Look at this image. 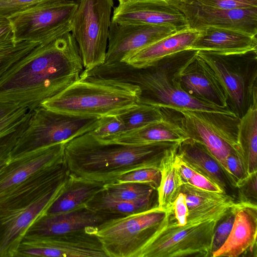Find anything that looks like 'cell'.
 <instances>
[{
	"label": "cell",
	"mask_w": 257,
	"mask_h": 257,
	"mask_svg": "<svg viewBox=\"0 0 257 257\" xmlns=\"http://www.w3.org/2000/svg\"><path fill=\"white\" fill-rule=\"evenodd\" d=\"M174 111L189 138L203 145L228 173L227 156L233 150L240 152L237 143L238 117L184 109Z\"/></svg>",
	"instance_id": "10"
},
{
	"label": "cell",
	"mask_w": 257,
	"mask_h": 257,
	"mask_svg": "<svg viewBox=\"0 0 257 257\" xmlns=\"http://www.w3.org/2000/svg\"><path fill=\"white\" fill-rule=\"evenodd\" d=\"M15 44L10 20L7 17L0 16V46Z\"/></svg>",
	"instance_id": "44"
},
{
	"label": "cell",
	"mask_w": 257,
	"mask_h": 257,
	"mask_svg": "<svg viewBox=\"0 0 257 257\" xmlns=\"http://www.w3.org/2000/svg\"><path fill=\"white\" fill-rule=\"evenodd\" d=\"M161 171L155 168H142L126 173L114 183L136 182L148 184L157 190L161 181Z\"/></svg>",
	"instance_id": "36"
},
{
	"label": "cell",
	"mask_w": 257,
	"mask_h": 257,
	"mask_svg": "<svg viewBox=\"0 0 257 257\" xmlns=\"http://www.w3.org/2000/svg\"><path fill=\"white\" fill-rule=\"evenodd\" d=\"M179 192L185 195L188 212L229 200H234L224 193L206 191L189 184H182Z\"/></svg>",
	"instance_id": "31"
},
{
	"label": "cell",
	"mask_w": 257,
	"mask_h": 257,
	"mask_svg": "<svg viewBox=\"0 0 257 257\" xmlns=\"http://www.w3.org/2000/svg\"><path fill=\"white\" fill-rule=\"evenodd\" d=\"M103 191L112 198L133 202L154 199L157 192L148 184L128 182L106 184Z\"/></svg>",
	"instance_id": "30"
},
{
	"label": "cell",
	"mask_w": 257,
	"mask_h": 257,
	"mask_svg": "<svg viewBox=\"0 0 257 257\" xmlns=\"http://www.w3.org/2000/svg\"><path fill=\"white\" fill-rule=\"evenodd\" d=\"M121 217L97 211L86 206L57 214H45L29 229L27 234L57 235L96 228L105 221Z\"/></svg>",
	"instance_id": "19"
},
{
	"label": "cell",
	"mask_w": 257,
	"mask_h": 257,
	"mask_svg": "<svg viewBox=\"0 0 257 257\" xmlns=\"http://www.w3.org/2000/svg\"><path fill=\"white\" fill-rule=\"evenodd\" d=\"M200 32L190 28L178 31L137 52L122 62L136 68L153 65L167 56L189 49Z\"/></svg>",
	"instance_id": "24"
},
{
	"label": "cell",
	"mask_w": 257,
	"mask_h": 257,
	"mask_svg": "<svg viewBox=\"0 0 257 257\" xmlns=\"http://www.w3.org/2000/svg\"><path fill=\"white\" fill-rule=\"evenodd\" d=\"M177 32L169 25L120 24L111 21L104 64L122 62L137 52Z\"/></svg>",
	"instance_id": "16"
},
{
	"label": "cell",
	"mask_w": 257,
	"mask_h": 257,
	"mask_svg": "<svg viewBox=\"0 0 257 257\" xmlns=\"http://www.w3.org/2000/svg\"><path fill=\"white\" fill-rule=\"evenodd\" d=\"M22 106L14 103L0 101V120L15 112Z\"/></svg>",
	"instance_id": "46"
},
{
	"label": "cell",
	"mask_w": 257,
	"mask_h": 257,
	"mask_svg": "<svg viewBox=\"0 0 257 257\" xmlns=\"http://www.w3.org/2000/svg\"><path fill=\"white\" fill-rule=\"evenodd\" d=\"M113 0H80L71 34L75 40L84 70L105 62Z\"/></svg>",
	"instance_id": "9"
},
{
	"label": "cell",
	"mask_w": 257,
	"mask_h": 257,
	"mask_svg": "<svg viewBox=\"0 0 257 257\" xmlns=\"http://www.w3.org/2000/svg\"><path fill=\"white\" fill-rule=\"evenodd\" d=\"M120 24L169 25L177 31L189 28L184 14L167 0H136L119 4L111 20Z\"/></svg>",
	"instance_id": "17"
},
{
	"label": "cell",
	"mask_w": 257,
	"mask_h": 257,
	"mask_svg": "<svg viewBox=\"0 0 257 257\" xmlns=\"http://www.w3.org/2000/svg\"><path fill=\"white\" fill-rule=\"evenodd\" d=\"M200 31L189 49L221 55H239L257 50L256 36L216 28H208Z\"/></svg>",
	"instance_id": "22"
},
{
	"label": "cell",
	"mask_w": 257,
	"mask_h": 257,
	"mask_svg": "<svg viewBox=\"0 0 257 257\" xmlns=\"http://www.w3.org/2000/svg\"><path fill=\"white\" fill-rule=\"evenodd\" d=\"M84 70L70 32L40 44L0 77V101L33 110L79 80Z\"/></svg>",
	"instance_id": "1"
},
{
	"label": "cell",
	"mask_w": 257,
	"mask_h": 257,
	"mask_svg": "<svg viewBox=\"0 0 257 257\" xmlns=\"http://www.w3.org/2000/svg\"><path fill=\"white\" fill-rule=\"evenodd\" d=\"M78 5H43L10 16L16 43L44 44L70 32Z\"/></svg>",
	"instance_id": "11"
},
{
	"label": "cell",
	"mask_w": 257,
	"mask_h": 257,
	"mask_svg": "<svg viewBox=\"0 0 257 257\" xmlns=\"http://www.w3.org/2000/svg\"><path fill=\"white\" fill-rule=\"evenodd\" d=\"M197 51L179 67V79L182 88L197 98L221 107H231L227 94L214 71L196 55Z\"/></svg>",
	"instance_id": "18"
},
{
	"label": "cell",
	"mask_w": 257,
	"mask_h": 257,
	"mask_svg": "<svg viewBox=\"0 0 257 257\" xmlns=\"http://www.w3.org/2000/svg\"><path fill=\"white\" fill-rule=\"evenodd\" d=\"M5 164H6V163H5ZM5 164H3V165H0V168H1L3 165H4Z\"/></svg>",
	"instance_id": "48"
},
{
	"label": "cell",
	"mask_w": 257,
	"mask_h": 257,
	"mask_svg": "<svg viewBox=\"0 0 257 257\" xmlns=\"http://www.w3.org/2000/svg\"><path fill=\"white\" fill-rule=\"evenodd\" d=\"M32 111L28 110L19 123L12 130L0 136V165L8 162L19 139L27 127Z\"/></svg>",
	"instance_id": "33"
},
{
	"label": "cell",
	"mask_w": 257,
	"mask_h": 257,
	"mask_svg": "<svg viewBox=\"0 0 257 257\" xmlns=\"http://www.w3.org/2000/svg\"><path fill=\"white\" fill-rule=\"evenodd\" d=\"M139 86L118 81L81 77L41 106L57 112L86 117L122 113L140 102Z\"/></svg>",
	"instance_id": "6"
},
{
	"label": "cell",
	"mask_w": 257,
	"mask_h": 257,
	"mask_svg": "<svg viewBox=\"0 0 257 257\" xmlns=\"http://www.w3.org/2000/svg\"><path fill=\"white\" fill-rule=\"evenodd\" d=\"M176 154L166 162L161 170L160 183L157 190L158 206L166 210L172 207L182 184L174 164Z\"/></svg>",
	"instance_id": "28"
},
{
	"label": "cell",
	"mask_w": 257,
	"mask_h": 257,
	"mask_svg": "<svg viewBox=\"0 0 257 257\" xmlns=\"http://www.w3.org/2000/svg\"><path fill=\"white\" fill-rule=\"evenodd\" d=\"M176 155L195 171L217 184L224 194L237 202L235 183L203 145L191 139H187L179 144Z\"/></svg>",
	"instance_id": "20"
},
{
	"label": "cell",
	"mask_w": 257,
	"mask_h": 257,
	"mask_svg": "<svg viewBox=\"0 0 257 257\" xmlns=\"http://www.w3.org/2000/svg\"><path fill=\"white\" fill-rule=\"evenodd\" d=\"M189 184L206 191L224 193L217 184L196 171L194 172Z\"/></svg>",
	"instance_id": "43"
},
{
	"label": "cell",
	"mask_w": 257,
	"mask_h": 257,
	"mask_svg": "<svg viewBox=\"0 0 257 257\" xmlns=\"http://www.w3.org/2000/svg\"><path fill=\"white\" fill-rule=\"evenodd\" d=\"M97 139L106 142L142 145L162 142L180 143L189 138L179 123L176 115L171 114L167 110V117L161 121L115 135Z\"/></svg>",
	"instance_id": "23"
},
{
	"label": "cell",
	"mask_w": 257,
	"mask_h": 257,
	"mask_svg": "<svg viewBox=\"0 0 257 257\" xmlns=\"http://www.w3.org/2000/svg\"><path fill=\"white\" fill-rule=\"evenodd\" d=\"M169 210L157 206L111 219L96 227L94 233L107 257H138L163 224Z\"/></svg>",
	"instance_id": "7"
},
{
	"label": "cell",
	"mask_w": 257,
	"mask_h": 257,
	"mask_svg": "<svg viewBox=\"0 0 257 257\" xmlns=\"http://www.w3.org/2000/svg\"><path fill=\"white\" fill-rule=\"evenodd\" d=\"M103 190L88 202L86 205L88 208L97 211L124 216L158 206L155 204L154 199L135 202L116 200L106 195Z\"/></svg>",
	"instance_id": "27"
},
{
	"label": "cell",
	"mask_w": 257,
	"mask_h": 257,
	"mask_svg": "<svg viewBox=\"0 0 257 257\" xmlns=\"http://www.w3.org/2000/svg\"><path fill=\"white\" fill-rule=\"evenodd\" d=\"M179 143L129 145L100 141L90 132L64 144V163L68 174L105 185L142 168L160 171L175 155Z\"/></svg>",
	"instance_id": "2"
},
{
	"label": "cell",
	"mask_w": 257,
	"mask_h": 257,
	"mask_svg": "<svg viewBox=\"0 0 257 257\" xmlns=\"http://www.w3.org/2000/svg\"><path fill=\"white\" fill-rule=\"evenodd\" d=\"M124 131L123 122L118 114L101 117L100 124L90 133L97 138L115 135Z\"/></svg>",
	"instance_id": "38"
},
{
	"label": "cell",
	"mask_w": 257,
	"mask_h": 257,
	"mask_svg": "<svg viewBox=\"0 0 257 257\" xmlns=\"http://www.w3.org/2000/svg\"><path fill=\"white\" fill-rule=\"evenodd\" d=\"M174 218L179 225L183 226L187 223L188 208L185 195L179 192L172 204Z\"/></svg>",
	"instance_id": "41"
},
{
	"label": "cell",
	"mask_w": 257,
	"mask_h": 257,
	"mask_svg": "<svg viewBox=\"0 0 257 257\" xmlns=\"http://www.w3.org/2000/svg\"><path fill=\"white\" fill-rule=\"evenodd\" d=\"M64 144L11 158L0 168V201L35 175L63 161Z\"/></svg>",
	"instance_id": "15"
},
{
	"label": "cell",
	"mask_w": 257,
	"mask_h": 257,
	"mask_svg": "<svg viewBox=\"0 0 257 257\" xmlns=\"http://www.w3.org/2000/svg\"><path fill=\"white\" fill-rule=\"evenodd\" d=\"M28 109L21 107L15 112L0 120V136L14 128L23 118Z\"/></svg>",
	"instance_id": "42"
},
{
	"label": "cell",
	"mask_w": 257,
	"mask_h": 257,
	"mask_svg": "<svg viewBox=\"0 0 257 257\" xmlns=\"http://www.w3.org/2000/svg\"><path fill=\"white\" fill-rule=\"evenodd\" d=\"M237 143L247 175L257 172V89L237 124Z\"/></svg>",
	"instance_id": "26"
},
{
	"label": "cell",
	"mask_w": 257,
	"mask_h": 257,
	"mask_svg": "<svg viewBox=\"0 0 257 257\" xmlns=\"http://www.w3.org/2000/svg\"><path fill=\"white\" fill-rule=\"evenodd\" d=\"M64 161L35 175L0 201V257H15L22 239L63 191Z\"/></svg>",
	"instance_id": "4"
},
{
	"label": "cell",
	"mask_w": 257,
	"mask_h": 257,
	"mask_svg": "<svg viewBox=\"0 0 257 257\" xmlns=\"http://www.w3.org/2000/svg\"><path fill=\"white\" fill-rule=\"evenodd\" d=\"M174 164L182 184H189L195 171L179 158L176 154L174 158Z\"/></svg>",
	"instance_id": "45"
},
{
	"label": "cell",
	"mask_w": 257,
	"mask_h": 257,
	"mask_svg": "<svg viewBox=\"0 0 257 257\" xmlns=\"http://www.w3.org/2000/svg\"><path fill=\"white\" fill-rule=\"evenodd\" d=\"M80 0H0V16H10L43 5L78 4Z\"/></svg>",
	"instance_id": "34"
},
{
	"label": "cell",
	"mask_w": 257,
	"mask_h": 257,
	"mask_svg": "<svg viewBox=\"0 0 257 257\" xmlns=\"http://www.w3.org/2000/svg\"><path fill=\"white\" fill-rule=\"evenodd\" d=\"M256 174L251 173L237 184V202L257 206Z\"/></svg>",
	"instance_id": "37"
},
{
	"label": "cell",
	"mask_w": 257,
	"mask_h": 257,
	"mask_svg": "<svg viewBox=\"0 0 257 257\" xmlns=\"http://www.w3.org/2000/svg\"><path fill=\"white\" fill-rule=\"evenodd\" d=\"M101 118L72 115L40 106L32 110L29 124L12 151L11 158L90 132L100 124Z\"/></svg>",
	"instance_id": "8"
},
{
	"label": "cell",
	"mask_w": 257,
	"mask_h": 257,
	"mask_svg": "<svg viewBox=\"0 0 257 257\" xmlns=\"http://www.w3.org/2000/svg\"><path fill=\"white\" fill-rule=\"evenodd\" d=\"M196 51H181L145 68H136L124 62L103 64L86 71L85 75L137 85L141 90L139 103L172 110L184 109L238 116L231 107H221L197 98L182 88L179 79V67Z\"/></svg>",
	"instance_id": "3"
},
{
	"label": "cell",
	"mask_w": 257,
	"mask_h": 257,
	"mask_svg": "<svg viewBox=\"0 0 257 257\" xmlns=\"http://www.w3.org/2000/svg\"><path fill=\"white\" fill-rule=\"evenodd\" d=\"M257 206L238 202L231 231L224 244L212 257L243 256L256 250Z\"/></svg>",
	"instance_id": "21"
},
{
	"label": "cell",
	"mask_w": 257,
	"mask_h": 257,
	"mask_svg": "<svg viewBox=\"0 0 257 257\" xmlns=\"http://www.w3.org/2000/svg\"><path fill=\"white\" fill-rule=\"evenodd\" d=\"M95 228L57 235L26 234L15 257H107Z\"/></svg>",
	"instance_id": "12"
},
{
	"label": "cell",
	"mask_w": 257,
	"mask_h": 257,
	"mask_svg": "<svg viewBox=\"0 0 257 257\" xmlns=\"http://www.w3.org/2000/svg\"><path fill=\"white\" fill-rule=\"evenodd\" d=\"M117 1L118 2L119 4H122V3L128 2V1H136V0H117Z\"/></svg>",
	"instance_id": "47"
},
{
	"label": "cell",
	"mask_w": 257,
	"mask_h": 257,
	"mask_svg": "<svg viewBox=\"0 0 257 257\" xmlns=\"http://www.w3.org/2000/svg\"><path fill=\"white\" fill-rule=\"evenodd\" d=\"M40 44L24 41L0 46V77L12 65Z\"/></svg>",
	"instance_id": "32"
},
{
	"label": "cell",
	"mask_w": 257,
	"mask_h": 257,
	"mask_svg": "<svg viewBox=\"0 0 257 257\" xmlns=\"http://www.w3.org/2000/svg\"><path fill=\"white\" fill-rule=\"evenodd\" d=\"M236 202L218 203L206 210L189 213L187 223L179 225L174 220L171 207L162 226L155 233L138 257H210L215 226Z\"/></svg>",
	"instance_id": "5"
},
{
	"label": "cell",
	"mask_w": 257,
	"mask_h": 257,
	"mask_svg": "<svg viewBox=\"0 0 257 257\" xmlns=\"http://www.w3.org/2000/svg\"><path fill=\"white\" fill-rule=\"evenodd\" d=\"M118 115L123 122L124 132L161 121L167 117V111L158 106L139 103Z\"/></svg>",
	"instance_id": "29"
},
{
	"label": "cell",
	"mask_w": 257,
	"mask_h": 257,
	"mask_svg": "<svg viewBox=\"0 0 257 257\" xmlns=\"http://www.w3.org/2000/svg\"><path fill=\"white\" fill-rule=\"evenodd\" d=\"M105 184L69 174L64 188L46 214H57L85 206Z\"/></svg>",
	"instance_id": "25"
},
{
	"label": "cell",
	"mask_w": 257,
	"mask_h": 257,
	"mask_svg": "<svg viewBox=\"0 0 257 257\" xmlns=\"http://www.w3.org/2000/svg\"><path fill=\"white\" fill-rule=\"evenodd\" d=\"M238 205V202H236L218 221L213 233L211 257L227 240L233 226Z\"/></svg>",
	"instance_id": "35"
},
{
	"label": "cell",
	"mask_w": 257,
	"mask_h": 257,
	"mask_svg": "<svg viewBox=\"0 0 257 257\" xmlns=\"http://www.w3.org/2000/svg\"><path fill=\"white\" fill-rule=\"evenodd\" d=\"M185 16L189 28L202 31L216 28L257 35V7L221 9L184 0H167Z\"/></svg>",
	"instance_id": "14"
},
{
	"label": "cell",
	"mask_w": 257,
	"mask_h": 257,
	"mask_svg": "<svg viewBox=\"0 0 257 257\" xmlns=\"http://www.w3.org/2000/svg\"><path fill=\"white\" fill-rule=\"evenodd\" d=\"M227 170L236 185L247 176L239 151L233 150L226 158Z\"/></svg>",
	"instance_id": "40"
},
{
	"label": "cell",
	"mask_w": 257,
	"mask_h": 257,
	"mask_svg": "<svg viewBox=\"0 0 257 257\" xmlns=\"http://www.w3.org/2000/svg\"><path fill=\"white\" fill-rule=\"evenodd\" d=\"M215 9H234L257 7V0H184Z\"/></svg>",
	"instance_id": "39"
},
{
	"label": "cell",
	"mask_w": 257,
	"mask_h": 257,
	"mask_svg": "<svg viewBox=\"0 0 257 257\" xmlns=\"http://www.w3.org/2000/svg\"><path fill=\"white\" fill-rule=\"evenodd\" d=\"M196 55L214 71L237 114L246 106L247 100H251L253 88L256 86V70L250 71L249 66H244L256 57L257 50L231 55L197 51Z\"/></svg>",
	"instance_id": "13"
}]
</instances>
